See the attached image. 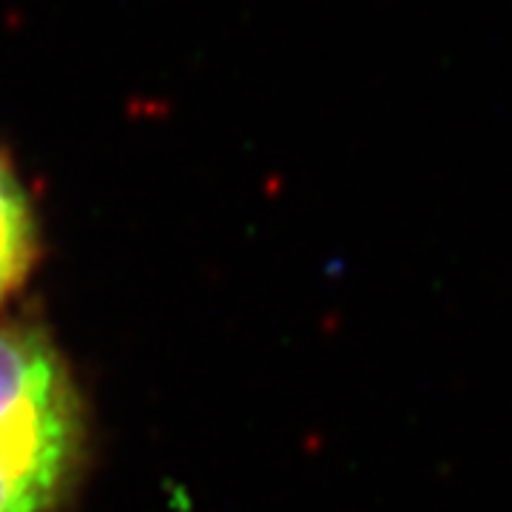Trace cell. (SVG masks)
Listing matches in <instances>:
<instances>
[{
    "label": "cell",
    "mask_w": 512,
    "mask_h": 512,
    "mask_svg": "<svg viewBox=\"0 0 512 512\" xmlns=\"http://www.w3.org/2000/svg\"><path fill=\"white\" fill-rule=\"evenodd\" d=\"M83 441L80 396L49 336L0 325V512H60Z\"/></svg>",
    "instance_id": "cell-1"
},
{
    "label": "cell",
    "mask_w": 512,
    "mask_h": 512,
    "mask_svg": "<svg viewBox=\"0 0 512 512\" xmlns=\"http://www.w3.org/2000/svg\"><path fill=\"white\" fill-rule=\"evenodd\" d=\"M35 214L15 171L0 157V302L23 282L35 259Z\"/></svg>",
    "instance_id": "cell-2"
}]
</instances>
